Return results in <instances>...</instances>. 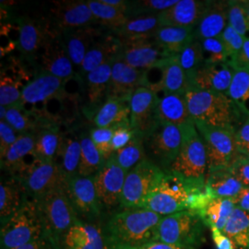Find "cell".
<instances>
[{"label": "cell", "mask_w": 249, "mask_h": 249, "mask_svg": "<svg viewBox=\"0 0 249 249\" xmlns=\"http://www.w3.org/2000/svg\"><path fill=\"white\" fill-rule=\"evenodd\" d=\"M153 39L171 54L178 55L195 39V29L161 25Z\"/></svg>", "instance_id": "31"}, {"label": "cell", "mask_w": 249, "mask_h": 249, "mask_svg": "<svg viewBox=\"0 0 249 249\" xmlns=\"http://www.w3.org/2000/svg\"><path fill=\"white\" fill-rule=\"evenodd\" d=\"M234 198L211 197L198 215L206 226L223 231L232 212L235 209Z\"/></svg>", "instance_id": "34"}, {"label": "cell", "mask_w": 249, "mask_h": 249, "mask_svg": "<svg viewBox=\"0 0 249 249\" xmlns=\"http://www.w3.org/2000/svg\"><path fill=\"white\" fill-rule=\"evenodd\" d=\"M36 134L24 133L18 135V140L10 146L7 152L1 156V167L16 177L29 166L33 161L27 162L29 155H34L36 147Z\"/></svg>", "instance_id": "25"}, {"label": "cell", "mask_w": 249, "mask_h": 249, "mask_svg": "<svg viewBox=\"0 0 249 249\" xmlns=\"http://www.w3.org/2000/svg\"><path fill=\"white\" fill-rule=\"evenodd\" d=\"M115 126L113 127H95L89 130V137L96 146L105 160H107L114 153L112 150V139Z\"/></svg>", "instance_id": "50"}, {"label": "cell", "mask_w": 249, "mask_h": 249, "mask_svg": "<svg viewBox=\"0 0 249 249\" xmlns=\"http://www.w3.org/2000/svg\"><path fill=\"white\" fill-rule=\"evenodd\" d=\"M182 142V126L160 124L144 141V147L148 159L158 165L160 169L168 171L178 157Z\"/></svg>", "instance_id": "10"}, {"label": "cell", "mask_w": 249, "mask_h": 249, "mask_svg": "<svg viewBox=\"0 0 249 249\" xmlns=\"http://www.w3.org/2000/svg\"><path fill=\"white\" fill-rule=\"evenodd\" d=\"M220 38L226 53V64L233 70L234 63L243 48L246 38L235 32L229 25L224 29Z\"/></svg>", "instance_id": "47"}, {"label": "cell", "mask_w": 249, "mask_h": 249, "mask_svg": "<svg viewBox=\"0 0 249 249\" xmlns=\"http://www.w3.org/2000/svg\"><path fill=\"white\" fill-rule=\"evenodd\" d=\"M133 129L130 125V122L117 124L115 126L114 136L112 139V150L119 151L125 147L134 138Z\"/></svg>", "instance_id": "52"}, {"label": "cell", "mask_w": 249, "mask_h": 249, "mask_svg": "<svg viewBox=\"0 0 249 249\" xmlns=\"http://www.w3.org/2000/svg\"><path fill=\"white\" fill-rule=\"evenodd\" d=\"M178 2V0L129 1L125 15L127 18L147 15H159L164 10L175 6Z\"/></svg>", "instance_id": "46"}, {"label": "cell", "mask_w": 249, "mask_h": 249, "mask_svg": "<svg viewBox=\"0 0 249 249\" xmlns=\"http://www.w3.org/2000/svg\"><path fill=\"white\" fill-rule=\"evenodd\" d=\"M121 46V41L113 36H107L102 40L95 41L86 53L80 67L79 71L80 76L84 78L88 73L100 66L115 59L120 52Z\"/></svg>", "instance_id": "28"}, {"label": "cell", "mask_w": 249, "mask_h": 249, "mask_svg": "<svg viewBox=\"0 0 249 249\" xmlns=\"http://www.w3.org/2000/svg\"><path fill=\"white\" fill-rule=\"evenodd\" d=\"M18 49L26 60H34L36 54L43 49L49 32L42 22L34 18L22 17L18 19Z\"/></svg>", "instance_id": "22"}, {"label": "cell", "mask_w": 249, "mask_h": 249, "mask_svg": "<svg viewBox=\"0 0 249 249\" xmlns=\"http://www.w3.org/2000/svg\"><path fill=\"white\" fill-rule=\"evenodd\" d=\"M15 249H58L53 243H51L45 237H42L38 240L31 242L25 246H22L20 248Z\"/></svg>", "instance_id": "58"}, {"label": "cell", "mask_w": 249, "mask_h": 249, "mask_svg": "<svg viewBox=\"0 0 249 249\" xmlns=\"http://www.w3.org/2000/svg\"><path fill=\"white\" fill-rule=\"evenodd\" d=\"M233 73L234 71L225 63H204L196 71L189 88L194 87L227 95Z\"/></svg>", "instance_id": "20"}, {"label": "cell", "mask_w": 249, "mask_h": 249, "mask_svg": "<svg viewBox=\"0 0 249 249\" xmlns=\"http://www.w3.org/2000/svg\"><path fill=\"white\" fill-rule=\"evenodd\" d=\"M145 81L146 72L135 69L116 56L112 68L107 97L130 101L136 89L145 87Z\"/></svg>", "instance_id": "17"}, {"label": "cell", "mask_w": 249, "mask_h": 249, "mask_svg": "<svg viewBox=\"0 0 249 249\" xmlns=\"http://www.w3.org/2000/svg\"><path fill=\"white\" fill-rule=\"evenodd\" d=\"M27 195L22 186L13 177L0 185V218L1 224L6 223L21 208Z\"/></svg>", "instance_id": "32"}, {"label": "cell", "mask_w": 249, "mask_h": 249, "mask_svg": "<svg viewBox=\"0 0 249 249\" xmlns=\"http://www.w3.org/2000/svg\"><path fill=\"white\" fill-rule=\"evenodd\" d=\"M37 201L44 227V237L57 249H62L67 232L80 221L67 194L66 184L54 188Z\"/></svg>", "instance_id": "4"}, {"label": "cell", "mask_w": 249, "mask_h": 249, "mask_svg": "<svg viewBox=\"0 0 249 249\" xmlns=\"http://www.w3.org/2000/svg\"><path fill=\"white\" fill-rule=\"evenodd\" d=\"M66 191L77 214L86 218L100 216L103 206L100 202L94 177L80 175L66 182Z\"/></svg>", "instance_id": "16"}, {"label": "cell", "mask_w": 249, "mask_h": 249, "mask_svg": "<svg viewBox=\"0 0 249 249\" xmlns=\"http://www.w3.org/2000/svg\"><path fill=\"white\" fill-rule=\"evenodd\" d=\"M80 153V140L69 137L62 138L55 161H57L65 183L79 175Z\"/></svg>", "instance_id": "36"}, {"label": "cell", "mask_w": 249, "mask_h": 249, "mask_svg": "<svg viewBox=\"0 0 249 249\" xmlns=\"http://www.w3.org/2000/svg\"><path fill=\"white\" fill-rule=\"evenodd\" d=\"M67 81L51 74L41 71L34 80L28 82L22 88L21 104L36 105L45 103L52 99L60 98L65 93Z\"/></svg>", "instance_id": "19"}, {"label": "cell", "mask_w": 249, "mask_h": 249, "mask_svg": "<svg viewBox=\"0 0 249 249\" xmlns=\"http://www.w3.org/2000/svg\"><path fill=\"white\" fill-rule=\"evenodd\" d=\"M182 129V146L168 171L195 186L204 187L208 176V159L204 143L194 121L183 125Z\"/></svg>", "instance_id": "5"}, {"label": "cell", "mask_w": 249, "mask_h": 249, "mask_svg": "<svg viewBox=\"0 0 249 249\" xmlns=\"http://www.w3.org/2000/svg\"><path fill=\"white\" fill-rule=\"evenodd\" d=\"M179 63L187 75L188 84L194 79L196 71L204 64V57L201 44L197 39H194L187 47L178 54Z\"/></svg>", "instance_id": "43"}, {"label": "cell", "mask_w": 249, "mask_h": 249, "mask_svg": "<svg viewBox=\"0 0 249 249\" xmlns=\"http://www.w3.org/2000/svg\"><path fill=\"white\" fill-rule=\"evenodd\" d=\"M88 5L92 14L97 19V22L112 29L114 33L120 27L123 26L127 19L124 13L104 4L101 0H89Z\"/></svg>", "instance_id": "44"}, {"label": "cell", "mask_w": 249, "mask_h": 249, "mask_svg": "<svg viewBox=\"0 0 249 249\" xmlns=\"http://www.w3.org/2000/svg\"><path fill=\"white\" fill-rule=\"evenodd\" d=\"M18 134L35 133L51 124L40 123L34 114L26 110L22 104L7 107L5 120Z\"/></svg>", "instance_id": "38"}, {"label": "cell", "mask_w": 249, "mask_h": 249, "mask_svg": "<svg viewBox=\"0 0 249 249\" xmlns=\"http://www.w3.org/2000/svg\"><path fill=\"white\" fill-rule=\"evenodd\" d=\"M235 206L249 214V187H245L234 198Z\"/></svg>", "instance_id": "59"}, {"label": "cell", "mask_w": 249, "mask_h": 249, "mask_svg": "<svg viewBox=\"0 0 249 249\" xmlns=\"http://www.w3.org/2000/svg\"><path fill=\"white\" fill-rule=\"evenodd\" d=\"M202 47L204 63H225L226 53L220 37L199 41Z\"/></svg>", "instance_id": "51"}, {"label": "cell", "mask_w": 249, "mask_h": 249, "mask_svg": "<svg viewBox=\"0 0 249 249\" xmlns=\"http://www.w3.org/2000/svg\"><path fill=\"white\" fill-rule=\"evenodd\" d=\"M205 227L201 217L190 211L163 216L157 227L155 242L196 249L205 241Z\"/></svg>", "instance_id": "7"}, {"label": "cell", "mask_w": 249, "mask_h": 249, "mask_svg": "<svg viewBox=\"0 0 249 249\" xmlns=\"http://www.w3.org/2000/svg\"><path fill=\"white\" fill-rule=\"evenodd\" d=\"M228 25L245 38H249V18L241 0L229 1Z\"/></svg>", "instance_id": "49"}, {"label": "cell", "mask_w": 249, "mask_h": 249, "mask_svg": "<svg viewBox=\"0 0 249 249\" xmlns=\"http://www.w3.org/2000/svg\"><path fill=\"white\" fill-rule=\"evenodd\" d=\"M209 1L180 0L172 8L159 14L160 25L196 29Z\"/></svg>", "instance_id": "21"}, {"label": "cell", "mask_w": 249, "mask_h": 249, "mask_svg": "<svg viewBox=\"0 0 249 249\" xmlns=\"http://www.w3.org/2000/svg\"><path fill=\"white\" fill-rule=\"evenodd\" d=\"M227 95L247 115L249 103V70L234 71Z\"/></svg>", "instance_id": "45"}, {"label": "cell", "mask_w": 249, "mask_h": 249, "mask_svg": "<svg viewBox=\"0 0 249 249\" xmlns=\"http://www.w3.org/2000/svg\"><path fill=\"white\" fill-rule=\"evenodd\" d=\"M206 198V186L197 187L170 171H164L142 208L161 216L184 211L197 213Z\"/></svg>", "instance_id": "2"}, {"label": "cell", "mask_w": 249, "mask_h": 249, "mask_svg": "<svg viewBox=\"0 0 249 249\" xmlns=\"http://www.w3.org/2000/svg\"><path fill=\"white\" fill-rule=\"evenodd\" d=\"M53 14L58 31L64 32L97 23L92 14L88 1H56L54 2Z\"/></svg>", "instance_id": "18"}, {"label": "cell", "mask_w": 249, "mask_h": 249, "mask_svg": "<svg viewBox=\"0 0 249 249\" xmlns=\"http://www.w3.org/2000/svg\"><path fill=\"white\" fill-rule=\"evenodd\" d=\"M188 88L187 75L179 63L178 55H174L160 67V80L153 91L162 94H185Z\"/></svg>", "instance_id": "29"}, {"label": "cell", "mask_w": 249, "mask_h": 249, "mask_svg": "<svg viewBox=\"0 0 249 249\" xmlns=\"http://www.w3.org/2000/svg\"><path fill=\"white\" fill-rule=\"evenodd\" d=\"M159 102L158 93L140 87L130 97L129 122L136 136L145 141L160 125L156 117V107Z\"/></svg>", "instance_id": "13"}, {"label": "cell", "mask_w": 249, "mask_h": 249, "mask_svg": "<svg viewBox=\"0 0 249 249\" xmlns=\"http://www.w3.org/2000/svg\"><path fill=\"white\" fill-rule=\"evenodd\" d=\"M101 1L104 4L111 6L117 10L123 12L124 14H126L127 7H128V1H124V0H101Z\"/></svg>", "instance_id": "61"}, {"label": "cell", "mask_w": 249, "mask_h": 249, "mask_svg": "<svg viewBox=\"0 0 249 249\" xmlns=\"http://www.w3.org/2000/svg\"><path fill=\"white\" fill-rule=\"evenodd\" d=\"M212 235L215 247L217 249H236L235 245L231 238L226 235L223 231L216 228H212Z\"/></svg>", "instance_id": "56"}, {"label": "cell", "mask_w": 249, "mask_h": 249, "mask_svg": "<svg viewBox=\"0 0 249 249\" xmlns=\"http://www.w3.org/2000/svg\"><path fill=\"white\" fill-rule=\"evenodd\" d=\"M229 1H209L207 9L195 29L198 41L220 37L228 26Z\"/></svg>", "instance_id": "23"}, {"label": "cell", "mask_w": 249, "mask_h": 249, "mask_svg": "<svg viewBox=\"0 0 249 249\" xmlns=\"http://www.w3.org/2000/svg\"><path fill=\"white\" fill-rule=\"evenodd\" d=\"M200 135L208 159V174L227 169L239 154L236 151L234 134L220 127L194 121Z\"/></svg>", "instance_id": "9"}, {"label": "cell", "mask_w": 249, "mask_h": 249, "mask_svg": "<svg viewBox=\"0 0 249 249\" xmlns=\"http://www.w3.org/2000/svg\"><path fill=\"white\" fill-rule=\"evenodd\" d=\"M126 174L111 156L94 176L100 202L106 209L113 210L120 206Z\"/></svg>", "instance_id": "15"}, {"label": "cell", "mask_w": 249, "mask_h": 249, "mask_svg": "<svg viewBox=\"0 0 249 249\" xmlns=\"http://www.w3.org/2000/svg\"><path fill=\"white\" fill-rule=\"evenodd\" d=\"M160 26L158 15L139 16L127 18L124 25L116 30L115 34L121 42L151 39Z\"/></svg>", "instance_id": "30"}, {"label": "cell", "mask_w": 249, "mask_h": 249, "mask_svg": "<svg viewBox=\"0 0 249 249\" xmlns=\"http://www.w3.org/2000/svg\"><path fill=\"white\" fill-rule=\"evenodd\" d=\"M163 174L164 171L150 159L135 166L126 174L120 207L124 210L142 208Z\"/></svg>", "instance_id": "8"}, {"label": "cell", "mask_w": 249, "mask_h": 249, "mask_svg": "<svg viewBox=\"0 0 249 249\" xmlns=\"http://www.w3.org/2000/svg\"><path fill=\"white\" fill-rule=\"evenodd\" d=\"M245 186L229 169L209 173L206 179V188L214 197L235 198Z\"/></svg>", "instance_id": "33"}, {"label": "cell", "mask_w": 249, "mask_h": 249, "mask_svg": "<svg viewBox=\"0 0 249 249\" xmlns=\"http://www.w3.org/2000/svg\"><path fill=\"white\" fill-rule=\"evenodd\" d=\"M41 65V71L51 74L65 81L71 80L75 76V68L60 31L49 33L43 47Z\"/></svg>", "instance_id": "14"}, {"label": "cell", "mask_w": 249, "mask_h": 249, "mask_svg": "<svg viewBox=\"0 0 249 249\" xmlns=\"http://www.w3.org/2000/svg\"><path fill=\"white\" fill-rule=\"evenodd\" d=\"M44 237L38 201L27 196L21 208L1 224V248L15 249Z\"/></svg>", "instance_id": "6"}, {"label": "cell", "mask_w": 249, "mask_h": 249, "mask_svg": "<svg viewBox=\"0 0 249 249\" xmlns=\"http://www.w3.org/2000/svg\"><path fill=\"white\" fill-rule=\"evenodd\" d=\"M62 137L54 124H49L36 133L34 155L37 160L53 162L56 160Z\"/></svg>", "instance_id": "37"}, {"label": "cell", "mask_w": 249, "mask_h": 249, "mask_svg": "<svg viewBox=\"0 0 249 249\" xmlns=\"http://www.w3.org/2000/svg\"><path fill=\"white\" fill-rule=\"evenodd\" d=\"M162 217L142 208L113 214L103 231L107 249H131L155 242Z\"/></svg>", "instance_id": "1"}, {"label": "cell", "mask_w": 249, "mask_h": 249, "mask_svg": "<svg viewBox=\"0 0 249 249\" xmlns=\"http://www.w3.org/2000/svg\"><path fill=\"white\" fill-rule=\"evenodd\" d=\"M234 142L237 152L249 158V116H246L236 128Z\"/></svg>", "instance_id": "53"}, {"label": "cell", "mask_w": 249, "mask_h": 249, "mask_svg": "<svg viewBox=\"0 0 249 249\" xmlns=\"http://www.w3.org/2000/svg\"><path fill=\"white\" fill-rule=\"evenodd\" d=\"M227 169L230 170L245 187H249V157L238 154Z\"/></svg>", "instance_id": "54"}, {"label": "cell", "mask_w": 249, "mask_h": 249, "mask_svg": "<svg viewBox=\"0 0 249 249\" xmlns=\"http://www.w3.org/2000/svg\"><path fill=\"white\" fill-rule=\"evenodd\" d=\"M129 101L107 98L94 116L93 123L96 127H113L117 124L129 122Z\"/></svg>", "instance_id": "35"}, {"label": "cell", "mask_w": 249, "mask_h": 249, "mask_svg": "<svg viewBox=\"0 0 249 249\" xmlns=\"http://www.w3.org/2000/svg\"><path fill=\"white\" fill-rule=\"evenodd\" d=\"M6 115H7V107H0V121L5 120Z\"/></svg>", "instance_id": "62"}, {"label": "cell", "mask_w": 249, "mask_h": 249, "mask_svg": "<svg viewBox=\"0 0 249 249\" xmlns=\"http://www.w3.org/2000/svg\"><path fill=\"white\" fill-rule=\"evenodd\" d=\"M27 196L38 200L54 188L65 185V181L56 161L45 162L35 159L16 177Z\"/></svg>", "instance_id": "11"}, {"label": "cell", "mask_w": 249, "mask_h": 249, "mask_svg": "<svg viewBox=\"0 0 249 249\" xmlns=\"http://www.w3.org/2000/svg\"><path fill=\"white\" fill-rule=\"evenodd\" d=\"M18 135L6 121H0V157L18 140Z\"/></svg>", "instance_id": "55"}, {"label": "cell", "mask_w": 249, "mask_h": 249, "mask_svg": "<svg viewBox=\"0 0 249 249\" xmlns=\"http://www.w3.org/2000/svg\"><path fill=\"white\" fill-rule=\"evenodd\" d=\"M237 70H249V38H246L243 48L234 63L233 71Z\"/></svg>", "instance_id": "57"}, {"label": "cell", "mask_w": 249, "mask_h": 249, "mask_svg": "<svg viewBox=\"0 0 249 249\" xmlns=\"http://www.w3.org/2000/svg\"><path fill=\"white\" fill-rule=\"evenodd\" d=\"M193 121L202 122L234 134L246 115L228 95L191 87L185 93Z\"/></svg>", "instance_id": "3"}, {"label": "cell", "mask_w": 249, "mask_h": 249, "mask_svg": "<svg viewBox=\"0 0 249 249\" xmlns=\"http://www.w3.org/2000/svg\"><path fill=\"white\" fill-rule=\"evenodd\" d=\"M159 124L183 126L193 122L188 112L185 94H162L156 107Z\"/></svg>", "instance_id": "26"}, {"label": "cell", "mask_w": 249, "mask_h": 249, "mask_svg": "<svg viewBox=\"0 0 249 249\" xmlns=\"http://www.w3.org/2000/svg\"><path fill=\"white\" fill-rule=\"evenodd\" d=\"M61 33L74 68L80 71L86 53L95 43L94 40L98 35V31L91 26L64 31Z\"/></svg>", "instance_id": "27"}, {"label": "cell", "mask_w": 249, "mask_h": 249, "mask_svg": "<svg viewBox=\"0 0 249 249\" xmlns=\"http://www.w3.org/2000/svg\"><path fill=\"white\" fill-rule=\"evenodd\" d=\"M115 59L105 63L84 77L88 90V96L91 104L98 103L103 97L104 93L107 94Z\"/></svg>", "instance_id": "41"}, {"label": "cell", "mask_w": 249, "mask_h": 249, "mask_svg": "<svg viewBox=\"0 0 249 249\" xmlns=\"http://www.w3.org/2000/svg\"><path fill=\"white\" fill-rule=\"evenodd\" d=\"M21 92L19 82L16 81L6 73L1 72L0 82V107H9L21 104Z\"/></svg>", "instance_id": "48"}, {"label": "cell", "mask_w": 249, "mask_h": 249, "mask_svg": "<svg viewBox=\"0 0 249 249\" xmlns=\"http://www.w3.org/2000/svg\"><path fill=\"white\" fill-rule=\"evenodd\" d=\"M241 1H242V4H243L244 8H245L247 16H248L249 20V0H241Z\"/></svg>", "instance_id": "63"}, {"label": "cell", "mask_w": 249, "mask_h": 249, "mask_svg": "<svg viewBox=\"0 0 249 249\" xmlns=\"http://www.w3.org/2000/svg\"><path fill=\"white\" fill-rule=\"evenodd\" d=\"M112 157L121 168L128 173L139 163L148 159L144 147V141L142 138L134 135L132 141L123 149L115 151L112 154Z\"/></svg>", "instance_id": "42"}, {"label": "cell", "mask_w": 249, "mask_h": 249, "mask_svg": "<svg viewBox=\"0 0 249 249\" xmlns=\"http://www.w3.org/2000/svg\"><path fill=\"white\" fill-rule=\"evenodd\" d=\"M131 249H196L195 248H187V247H181L176 245H169L160 242H153L147 245H144L139 248Z\"/></svg>", "instance_id": "60"}, {"label": "cell", "mask_w": 249, "mask_h": 249, "mask_svg": "<svg viewBox=\"0 0 249 249\" xmlns=\"http://www.w3.org/2000/svg\"><path fill=\"white\" fill-rule=\"evenodd\" d=\"M223 232L228 235L236 249H249V214L235 207Z\"/></svg>", "instance_id": "40"}, {"label": "cell", "mask_w": 249, "mask_h": 249, "mask_svg": "<svg viewBox=\"0 0 249 249\" xmlns=\"http://www.w3.org/2000/svg\"><path fill=\"white\" fill-rule=\"evenodd\" d=\"M121 43L117 57L140 71H146L160 68L174 56L153 38Z\"/></svg>", "instance_id": "12"}, {"label": "cell", "mask_w": 249, "mask_h": 249, "mask_svg": "<svg viewBox=\"0 0 249 249\" xmlns=\"http://www.w3.org/2000/svg\"><path fill=\"white\" fill-rule=\"evenodd\" d=\"M80 141L81 153L79 175L81 177H94L107 160L90 140L89 134H82Z\"/></svg>", "instance_id": "39"}, {"label": "cell", "mask_w": 249, "mask_h": 249, "mask_svg": "<svg viewBox=\"0 0 249 249\" xmlns=\"http://www.w3.org/2000/svg\"><path fill=\"white\" fill-rule=\"evenodd\" d=\"M64 249H108L104 232L97 226L79 221L67 232Z\"/></svg>", "instance_id": "24"}]
</instances>
